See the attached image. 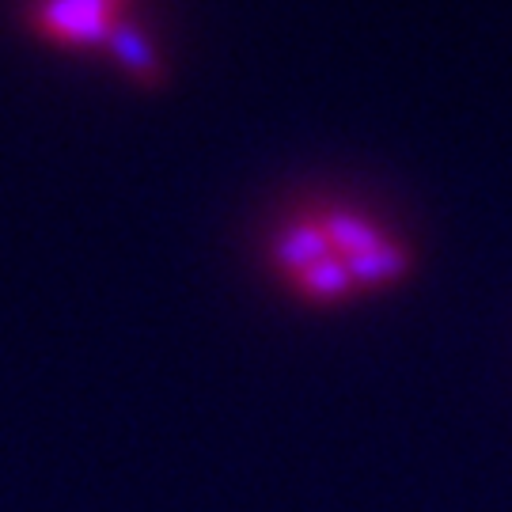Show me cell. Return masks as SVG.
<instances>
[{"label":"cell","mask_w":512,"mask_h":512,"mask_svg":"<svg viewBox=\"0 0 512 512\" xmlns=\"http://www.w3.org/2000/svg\"><path fill=\"white\" fill-rule=\"evenodd\" d=\"M270 255H274L277 274L285 277V281L300 277L304 270H311L315 262H323V258H338L334 247H330L327 232H323V224H319V217L289 224V228L274 239V251H270Z\"/></svg>","instance_id":"obj_2"},{"label":"cell","mask_w":512,"mask_h":512,"mask_svg":"<svg viewBox=\"0 0 512 512\" xmlns=\"http://www.w3.org/2000/svg\"><path fill=\"white\" fill-rule=\"evenodd\" d=\"M107 50L118 57V65H122L137 84H145V88H160V84H164V61H160L156 46L148 42L141 27L118 19L114 31L107 35Z\"/></svg>","instance_id":"obj_3"},{"label":"cell","mask_w":512,"mask_h":512,"mask_svg":"<svg viewBox=\"0 0 512 512\" xmlns=\"http://www.w3.org/2000/svg\"><path fill=\"white\" fill-rule=\"evenodd\" d=\"M122 0H42L35 31L61 46H107Z\"/></svg>","instance_id":"obj_1"}]
</instances>
